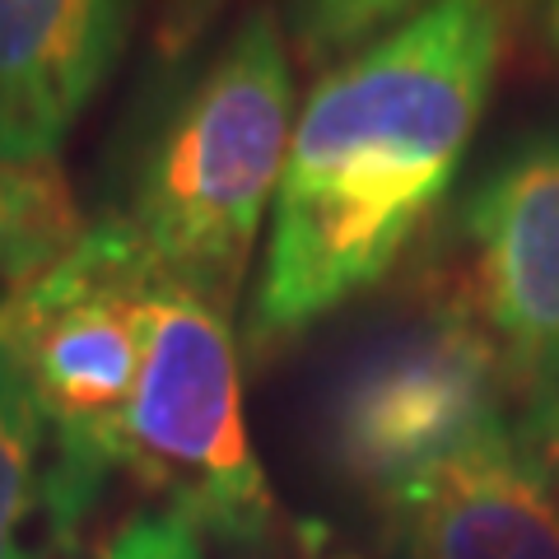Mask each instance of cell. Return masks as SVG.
<instances>
[{
  "mask_svg": "<svg viewBox=\"0 0 559 559\" xmlns=\"http://www.w3.org/2000/svg\"><path fill=\"white\" fill-rule=\"evenodd\" d=\"M522 452L532 457V466L546 476V485L559 495V388H540L532 392L527 411L513 425Z\"/></svg>",
  "mask_w": 559,
  "mask_h": 559,
  "instance_id": "13",
  "label": "cell"
},
{
  "mask_svg": "<svg viewBox=\"0 0 559 559\" xmlns=\"http://www.w3.org/2000/svg\"><path fill=\"white\" fill-rule=\"evenodd\" d=\"M476 308L513 378L559 388V131L489 164L462 205Z\"/></svg>",
  "mask_w": 559,
  "mask_h": 559,
  "instance_id": "6",
  "label": "cell"
},
{
  "mask_svg": "<svg viewBox=\"0 0 559 559\" xmlns=\"http://www.w3.org/2000/svg\"><path fill=\"white\" fill-rule=\"evenodd\" d=\"M70 546L47 419L0 349V559H51Z\"/></svg>",
  "mask_w": 559,
  "mask_h": 559,
  "instance_id": "9",
  "label": "cell"
},
{
  "mask_svg": "<svg viewBox=\"0 0 559 559\" xmlns=\"http://www.w3.org/2000/svg\"><path fill=\"white\" fill-rule=\"evenodd\" d=\"M121 471L159 495L173 518L234 555L275 536V495L242 425V382L229 312L164 275L150 304V341L127 415Z\"/></svg>",
  "mask_w": 559,
  "mask_h": 559,
  "instance_id": "4",
  "label": "cell"
},
{
  "mask_svg": "<svg viewBox=\"0 0 559 559\" xmlns=\"http://www.w3.org/2000/svg\"><path fill=\"white\" fill-rule=\"evenodd\" d=\"M215 5V0H182L178 10H173V33H191V28H201L205 24V10Z\"/></svg>",
  "mask_w": 559,
  "mask_h": 559,
  "instance_id": "14",
  "label": "cell"
},
{
  "mask_svg": "<svg viewBox=\"0 0 559 559\" xmlns=\"http://www.w3.org/2000/svg\"><path fill=\"white\" fill-rule=\"evenodd\" d=\"M326 559H331V555H326Z\"/></svg>",
  "mask_w": 559,
  "mask_h": 559,
  "instance_id": "16",
  "label": "cell"
},
{
  "mask_svg": "<svg viewBox=\"0 0 559 559\" xmlns=\"http://www.w3.org/2000/svg\"><path fill=\"white\" fill-rule=\"evenodd\" d=\"M84 234L75 197L57 164L0 159V280L24 285Z\"/></svg>",
  "mask_w": 559,
  "mask_h": 559,
  "instance_id": "10",
  "label": "cell"
},
{
  "mask_svg": "<svg viewBox=\"0 0 559 559\" xmlns=\"http://www.w3.org/2000/svg\"><path fill=\"white\" fill-rule=\"evenodd\" d=\"M499 51V0H433L318 80L271 205L252 341L299 336L392 271L457 178Z\"/></svg>",
  "mask_w": 559,
  "mask_h": 559,
  "instance_id": "1",
  "label": "cell"
},
{
  "mask_svg": "<svg viewBox=\"0 0 559 559\" xmlns=\"http://www.w3.org/2000/svg\"><path fill=\"white\" fill-rule=\"evenodd\" d=\"M98 559H205L201 536L173 513H140L121 527Z\"/></svg>",
  "mask_w": 559,
  "mask_h": 559,
  "instance_id": "12",
  "label": "cell"
},
{
  "mask_svg": "<svg viewBox=\"0 0 559 559\" xmlns=\"http://www.w3.org/2000/svg\"><path fill=\"white\" fill-rule=\"evenodd\" d=\"M378 509L406 559H559V495L513 425L480 433Z\"/></svg>",
  "mask_w": 559,
  "mask_h": 559,
  "instance_id": "7",
  "label": "cell"
},
{
  "mask_svg": "<svg viewBox=\"0 0 559 559\" xmlns=\"http://www.w3.org/2000/svg\"><path fill=\"white\" fill-rule=\"evenodd\" d=\"M433 0H285V24L308 61H345Z\"/></svg>",
  "mask_w": 559,
  "mask_h": 559,
  "instance_id": "11",
  "label": "cell"
},
{
  "mask_svg": "<svg viewBox=\"0 0 559 559\" xmlns=\"http://www.w3.org/2000/svg\"><path fill=\"white\" fill-rule=\"evenodd\" d=\"M289 140V47L275 14L257 10L168 94L131 168L127 219L173 285L234 308Z\"/></svg>",
  "mask_w": 559,
  "mask_h": 559,
  "instance_id": "2",
  "label": "cell"
},
{
  "mask_svg": "<svg viewBox=\"0 0 559 559\" xmlns=\"http://www.w3.org/2000/svg\"><path fill=\"white\" fill-rule=\"evenodd\" d=\"M135 0H0V159L57 150L127 51Z\"/></svg>",
  "mask_w": 559,
  "mask_h": 559,
  "instance_id": "8",
  "label": "cell"
},
{
  "mask_svg": "<svg viewBox=\"0 0 559 559\" xmlns=\"http://www.w3.org/2000/svg\"><path fill=\"white\" fill-rule=\"evenodd\" d=\"M159 280L135 224L108 215L0 299V349L47 419L61 518L75 540L127 462V415Z\"/></svg>",
  "mask_w": 559,
  "mask_h": 559,
  "instance_id": "3",
  "label": "cell"
},
{
  "mask_svg": "<svg viewBox=\"0 0 559 559\" xmlns=\"http://www.w3.org/2000/svg\"><path fill=\"white\" fill-rule=\"evenodd\" d=\"M513 369L480 312L439 299L392 318L345 355L322 401L331 471L369 499L425 476L480 433L509 425Z\"/></svg>",
  "mask_w": 559,
  "mask_h": 559,
  "instance_id": "5",
  "label": "cell"
},
{
  "mask_svg": "<svg viewBox=\"0 0 559 559\" xmlns=\"http://www.w3.org/2000/svg\"><path fill=\"white\" fill-rule=\"evenodd\" d=\"M540 33H546L550 51L559 57V0H540Z\"/></svg>",
  "mask_w": 559,
  "mask_h": 559,
  "instance_id": "15",
  "label": "cell"
}]
</instances>
